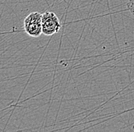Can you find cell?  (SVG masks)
Masks as SVG:
<instances>
[{
    "label": "cell",
    "mask_w": 134,
    "mask_h": 132,
    "mask_svg": "<svg viewBox=\"0 0 134 132\" xmlns=\"http://www.w3.org/2000/svg\"><path fill=\"white\" fill-rule=\"evenodd\" d=\"M24 29L29 36L38 38L42 31V15L37 12L30 13L24 20Z\"/></svg>",
    "instance_id": "1"
},
{
    "label": "cell",
    "mask_w": 134,
    "mask_h": 132,
    "mask_svg": "<svg viewBox=\"0 0 134 132\" xmlns=\"http://www.w3.org/2000/svg\"><path fill=\"white\" fill-rule=\"evenodd\" d=\"M61 28L62 24L54 12L47 11L42 15V31L44 35L51 36L58 33Z\"/></svg>",
    "instance_id": "2"
},
{
    "label": "cell",
    "mask_w": 134,
    "mask_h": 132,
    "mask_svg": "<svg viewBox=\"0 0 134 132\" xmlns=\"http://www.w3.org/2000/svg\"><path fill=\"white\" fill-rule=\"evenodd\" d=\"M126 6L130 13L134 16V0H129L126 4Z\"/></svg>",
    "instance_id": "3"
}]
</instances>
